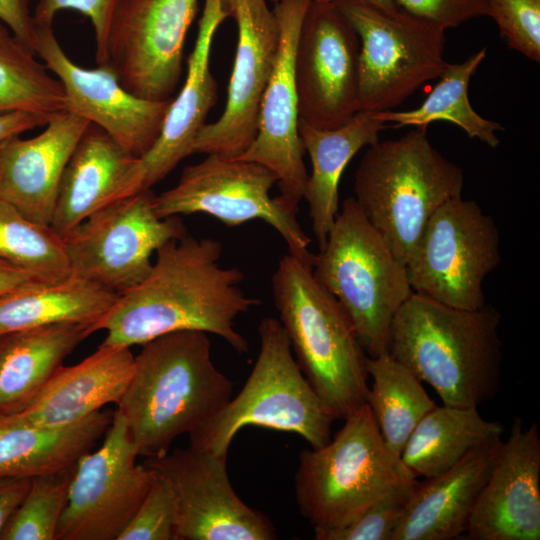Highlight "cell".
<instances>
[{
  "mask_svg": "<svg viewBox=\"0 0 540 540\" xmlns=\"http://www.w3.org/2000/svg\"><path fill=\"white\" fill-rule=\"evenodd\" d=\"M147 276L118 294L110 309L91 327L106 331L102 344L143 345L176 331H202L225 340L236 352L249 350L235 320L261 304L240 284L237 267L220 265L222 244L190 235L169 241L156 252Z\"/></svg>",
  "mask_w": 540,
  "mask_h": 540,
  "instance_id": "1",
  "label": "cell"
},
{
  "mask_svg": "<svg viewBox=\"0 0 540 540\" xmlns=\"http://www.w3.org/2000/svg\"><path fill=\"white\" fill-rule=\"evenodd\" d=\"M141 346L116 410L139 456L150 458L207 424L232 398L234 383L213 363L205 332H171Z\"/></svg>",
  "mask_w": 540,
  "mask_h": 540,
  "instance_id": "2",
  "label": "cell"
},
{
  "mask_svg": "<svg viewBox=\"0 0 540 540\" xmlns=\"http://www.w3.org/2000/svg\"><path fill=\"white\" fill-rule=\"evenodd\" d=\"M499 312L452 307L412 293L394 316L389 354L429 384L443 405L478 407L497 392Z\"/></svg>",
  "mask_w": 540,
  "mask_h": 540,
  "instance_id": "3",
  "label": "cell"
},
{
  "mask_svg": "<svg viewBox=\"0 0 540 540\" xmlns=\"http://www.w3.org/2000/svg\"><path fill=\"white\" fill-rule=\"evenodd\" d=\"M274 304L302 373L335 419L366 403V353L339 302L312 264L288 253L272 276Z\"/></svg>",
  "mask_w": 540,
  "mask_h": 540,
  "instance_id": "4",
  "label": "cell"
},
{
  "mask_svg": "<svg viewBox=\"0 0 540 540\" xmlns=\"http://www.w3.org/2000/svg\"><path fill=\"white\" fill-rule=\"evenodd\" d=\"M464 173L428 140L426 131L367 147L354 176L359 209L406 265L424 228L445 202L462 196Z\"/></svg>",
  "mask_w": 540,
  "mask_h": 540,
  "instance_id": "5",
  "label": "cell"
},
{
  "mask_svg": "<svg viewBox=\"0 0 540 540\" xmlns=\"http://www.w3.org/2000/svg\"><path fill=\"white\" fill-rule=\"evenodd\" d=\"M316 281L342 306L369 357L389 353L391 325L412 295L405 265L348 197L314 255Z\"/></svg>",
  "mask_w": 540,
  "mask_h": 540,
  "instance_id": "6",
  "label": "cell"
},
{
  "mask_svg": "<svg viewBox=\"0 0 540 540\" xmlns=\"http://www.w3.org/2000/svg\"><path fill=\"white\" fill-rule=\"evenodd\" d=\"M325 445L299 454V511L314 530L341 528L393 486L416 478L385 444L371 409L361 405Z\"/></svg>",
  "mask_w": 540,
  "mask_h": 540,
  "instance_id": "7",
  "label": "cell"
},
{
  "mask_svg": "<svg viewBox=\"0 0 540 540\" xmlns=\"http://www.w3.org/2000/svg\"><path fill=\"white\" fill-rule=\"evenodd\" d=\"M260 349L244 386L200 430L190 446L227 455L235 435L257 426L295 433L311 448L331 439L335 418L302 373L279 320L266 317L258 326Z\"/></svg>",
  "mask_w": 540,
  "mask_h": 540,
  "instance_id": "8",
  "label": "cell"
},
{
  "mask_svg": "<svg viewBox=\"0 0 540 540\" xmlns=\"http://www.w3.org/2000/svg\"><path fill=\"white\" fill-rule=\"evenodd\" d=\"M333 2L360 40L358 112L393 110L445 71L443 28L400 9Z\"/></svg>",
  "mask_w": 540,
  "mask_h": 540,
  "instance_id": "9",
  "label": "cell"
},
{
  "mask_svg": "<svg viewBox=\"0 0 540 540\" xmlns=\"http://www.w3.org/2000/svg\"><path fill=\"white\" fill-rule=\"evenodd\" d=\"M500 261L496 222L461 196L432 215L405 267L414 293L475 310L486 304L483 282Z\"/></svg>",
  "mask_w": 540,
  "mask_h": 540,
  "instance_id": "10",
  "label": "cell"
},
{
  "mask_svg": "<svg viewBox=\"0 0 540 540\" xmlns=\"http://www.w3.org/2000/svg\"><path fill=\"white\" fill-rule=\"evenodd\" d=\"M277 177L268 168L239 158L206 154L200 162L185 167L178 183L154 197L161 218L203 213L228 227L260 219L283 238L289 253L312 264L311 239L293 212L270 191Z\"/></svg>",
  "mask_w": 540,
  "mask_h": 540,
  "instance_id": "11",
  "label": "cell"
},
{
  "mask_svg": "<svg viewBox=\"0 0 540 540\" xmlns=\"http://www.w3.org/2000/svg\"><path fill=\"white\" fill-rule=\"evenodd\" d=\"M149 190L95 212L62 236L71 273L117 294L142 281L152 255L169 241L187 235L178 216L161 218Z\"/></svg>",
  "mask_w": 540,
  "mask_h": 540,
  "instance_id": "12",
  "label": "cell"
},
{
  "mask_svg": "<svg viewBox=\"0 0 540 540\" xmlns=\"http://www.w3.org/2000/svg\"><path fill=\"white\" fill-rule=\"evenodd\" d=\"M138 456L116 410L99 449L76 463L55 540L119 539L156 477Z\"/></svg>",
  "mask_w": 540,
  "mask_h": 540,
  "instance_id": "13",
  "label": "cell"
},
{
  "mask_svg": "<svg viewBox=\"0 0 540 540\" xmlns=\"http://www.w3.org/2000/svg\"><path fill=\"white\" fill-rule=\"evenodd\" d=\"M198 0H117L105 66L130 93L166 101L180 82L187 32Z\"/></svg>",
  "mask_w": 540,
  "mask_h": 540,
  "instance_id": "14",
  "label": "cell"
},
{
  "mask_svg": "<svg viewBox=\"0 0 540 540\" xmlns=\"http://www.w3.org/2000/svg\"><path fill=\"white\" fill-rule=\"evenodd\" d=\"M359 53V37L333 0L311 1L294 55L300 121L333 129L358 112Z\"/></svg>",
  "mask_w": 540,
  "mask_h": 540,
  "instance_id": "15",
  "label": "cell"
},
{
  "mask_svg": "<svg viewBox=\"0 0 540 540\" xmlns=\"http://www.w3.org/2000/svg\"><path fill=\"white\" fill-rule=\"evenodd\" d=\"M227 455L189 446L144 464L164 478L178 507L176 540H273L271 520L249 507L233 489Z\"/></svg>",
  "mask_w": 540,
  "mask_h": 540,
  "instance_id": "16",
  "label": "cell"
},
{
  "mask_svg": "<svg viewBox=\"0 0 540 540\" xmlns=\"http://www.w3.org/2000/svg\"><path fill=\"white\" fill-rule=\"evenodd\" d=\"M222 2L237 27L226 104L220 117L200 130L191 152L238 158L255 138L260 103L275 66L280 33L266 0Z\"/></svg>",
  "mask_w": 540,
  "mask_h": 540,
  "instance_id": "17",
  "label": "cell"
},
{
  "mask_svg": "<svg viewBox=\"0 0 540 540\" xmlns=\"http://www.w3.org/2000/svg\"><path fill=\"white\" fill-rule=\"evenodd\" d=\"M33 52L63 85L66 111L99 126L134 157L144 155L158 138L171 100L152 101L127 91L105 65L75 64L59 44L51 24H37Z\"/></svg>",
  "mask_w": 540,
  "mask_h": 540,
  "instance_id": "18",
  "label": "cell"
},
{
  "mask_svg": "<svg viewBox=\"0 0 540 540\" xmlns=\"http://www.w3.org/2000/svg\"><path fill=\"white\" fill-rule=\"evenodd\" d=\"M312 0L274 3L280 41L275 66L264 91L254 140L239 159L263 165L277 177L279 197L295 213L305 198L309 174L299 135L294 55L305 13Z\"/></svg>",
  "mask_w": 540,
  "mask_h": 540,
  "instance_id": "19",
  "label": "cell"
},
{
  "mask_svg": "<svg viewBox=\"0 0 540 540\" xmlns=\"http://www.w3.org/2000/svg\"><path fill=\"white\" fill-rule=\"evenodd\" d=\"M540 437L515 418L465 532L469 540L540 539Z\"/></svg>",
  "mask_w": 540,
  "mask_h": 540,
  "instance_id": "20",
  "label": "cell"
},
{
  "mask_svg": "<svg viewBox=\"0 0 540 540\" xmlns=\"http://www.w3.org/2000/svg\"><path fill=\"white\" fill-rule=\"evenodd\" d=\"M228 17L222 0H204L185 81L171 100L155 143L137 159L126 197L151 189L192 154V144L217 101L210 54L216 31Z\"/></svg>",
  "mask_w": 540,
  "mask_h": 540,
  "instance_id": "21",
  "label": "cell"
},
{
  "mask_svg": "<svg viewBox=\"0 0 540 540\" xmlns=\"http://www.w3.org/2000/svg\"><path fill=\"white\" fill-rule=\"evenodd\" d=\"M89 124L65 111L35 137L16 135L0 142V199L30 220L50 225L61 176Z\"/></svg>",
  "mask_w": 540,
  "mask_h": 540,
  "instance_id": "22",
  "label": "cell"
},
{
  "mask_svg": "<svg viewBox=\"0 0 540 540\" xmlns=\"http://www.w3.org/2000/svg\"><path fill=\"white\" fill-rule=\"evenodd\" d=\"M502 442L479 446L447 471L418 481L390 540H451L465 534Z\"/></svg>",
  "mask_w": 540,
  "mask_h": 540,
  "instance_id": "23",
  "label": "cell"
},
{
  "mask_svg": "<svg viewBox=\"0 0 540 540\" xmlns=\"http://www.w3.org/2000/svg\"><path fill=\"white\" fill-rule=\"evenodd\" d=\"M134 368L129 347L101 344L98 349L72 366H61L39 395L16 412L34 424L63 427L75 424L117 403Z\"/></svg>",
  "mask_w": 540,
  "mask_h": 540,
  "instance_id": "24",
  "label": "cell"
},
{
  "mask_svg": "<svg viewBox=\"0 0 540 540\" xmlns=\"http://www.w3.org/2000/svg\"><path fill=\"white\" fill-rule=\"evenodd\" d=\"M137 159L90 123L61 176L52 228L63 236L95 212L124 199Z\"/></svg>",
  "mask_w": 540,
  "mask_h": 540,
  "instance_id": "25",
  "label": "cell"
},
{
  "mask_svg": "<svg viewBox=\"0 0 540 540\" xmlns=\"http://www.w3.org/2000/svg\"><path fill=\"white\" fill-rule=\"evenodd\" d=\"M112 419L111 411L100 410L75 424L49 427L0 413V478H33L77 463Z\"/></svg>",
  "mask_w": 540,
  "mask_h": 540,
  "instance_id": "26",
  "label": "cell"
},
{
  "mask_svg": "<svg viewBox=\"0 0 540 540\" xmlns=\"http://www.w3.org/2000/svg\"><path fill=\"white\" fill-rule=\"evenodd\" d=\"M388 126L367 112H357L345 124L318 129L299 120V135L312 163L304 200L319 250L339 211V182L350 160L363 147L379 140Z\"/></svg>",
  "mask_w": 540,
  "mask_h": 540,
  "instance_id": "27",
  "label": "cell"
},
{
  "mask_svg": "<svg viewBox=\"0 0 540 540\" xmlns=\"http://www.w3.org/2000/svg\"><path fill=\"white\" fill-rule=\"evenodd\" d=\"M90 325L58 323L0 335V413H16L43 390Z\"/></svg>",
  "mask_w": 540,
  "mask_h": 540,
  "instance_id": "28",
  "label": "cell"
},
{
  "mask_svg": "<svg viewBox=\"0 0 540 540\" xmlns=\"http://www.w3.org/2000/svg\"><path fill=\"white\" fill-rule=\"evenodd\" d=\"M117 296L74 273L55 280L32 279L0 295V335L58 323L91 327Z\"/></svg>",
  "mask_w": 540,
  "mask_h": 540,
  "instance_id": "29",
  "label": "cell"
},
{
  "mask_svg": "<svg viewBox=\"0 0 540 540\" xmlns=\"http://www.w3.org/2000/svg\"><path fill=\"white\" fill-rule=\"evenodd\" d=\"M503 425L484 419L477 407L436 406L409 436L401 461L414 477L437 476L479 446L500 439Z\"/></svg>",
  "mask_w": 540,
  "mask_h": 540,
  "instance_id": "30",
  "label": "cell"
},
{
  "mask_svg": "<svg viewBox=\"0 0 540 540\" xmlns=\"http://www.w3.org/2000/svg\"><path fill=\"white\" fill-rule=\"evenodd\" d=\"M486 55L487 48L483 47L461 63H448L440 80L419 107L370 114L383 123L395 124L394 127L414 126L424 131L434 121H449L460 127L468 137L496 148L500 143L497 133L503 131L504 127L479 115L468 98L470 80Z\"/></svg>",
  "mask_w": 540,
  "mask_h": 540,
  "instance_id": "31",
  "label": "cell"
},
{
  "mask_svg": "<svg viewBox=\"0 0 540 540\" xmlns=\"http://www.w3.org/2000/svg\"><path fill=\"white\" fill-rule=\"evenodd\" d=\"M372 383L366 395L387 447L401 458L403 448L420 420L437 405L422 381L389 353L366 357Z\"/></svg>",
  "mask_w": 540,
  "mask_h": 540,
  "instance_id": "32",
  "label": "cell"
},
{
  "mask_svg": "<svg viewBox=\"0 0 540 540\" xmlns=\"http://www.w3.org/2000/svg\"><path fill=\"white\" fill-rule=\"evenodd\" d=\"M24 111L55 116L66 111L62 83L0 20V115Z\"/></svg>",
  "mask_w": 540,
  "mask_h": 540,
  "instance_id": "33",
  "label": "cell"
},
{
  "mask_svg": "<svg viewBox=\"0 0 540 540\" xmlns=\"http://www.w3.org/2000/svg\"><path fill=\"white\" fill-rule=\"evenodd\" d=\"M0 259L39 279L71 273L62 236L51 225L36 223L0 199Z\"/></svg>",
  "mask_w": 540,
  "mask_h": 540,
  "instance_id": "34",
  "label": "cell"
},
{
  "mask_svg": "<svg viewBox=\"0 0 540 540\" xmlns=\"http://www.w3.org/2000/svg\"><path fill=\"white\" fill-rule=\"evenodd\" d=\"M75 467L76 463L31 478L30 487L4 526L0 540H55Z\"/></svg>",
  "mask_w": 540,
  "mask_h": 540,
  "instance_id": "35",
  "label": "cell"
},
{
  "mask_svg": "<svg viewBox=\"0 0 540 540\" xmlns=\"http://www.w3.org/2000/svg\"><path fill=\"white\" fill-rule=\"evenodd\" d=\"M417 478L393 486L348 525L314 530L316 540H390L417 484Z\"/></svg>",
  "mask_w": 540,
  "mask_h": 540,
  "instance_id": "36",
  "label": "cell"
},
{
  "mask_svg": "<svg viewBox=\"0 0 540 540\" xmlns=\"http://www.w3.org/2000/svg\"><path fill=\"white\" fill-rule=\"evenodd\" d=\"M487 9L507 46L539 63L540 0H487Z\"/></svg>",
  "mask_w": 540,
  "mask_h": 540,
  "instance_id": "37",
  "label": "cell"
},
{
  "mask_svg": "<svg viewBox=\"0 0 540 540\" xmlns=\"http://www.w3.org/2000/svg\"><path fill=\"white\" fill-rule=\"evenodd\" d=\"M177 524L178 507L173 490L156 473L150 489L118 540H176Z\"/></svg>",
  "mask_w": 540,
  "mask_h": 540,
  "instance_id": "38",
  "label": "cell"
},
{
  "mask_svg": "<svg viewBox=\"0 0 540 540\" xmlns=\"http://www.w3.org/2000/svg\"><path fill=\"white\" fill-rule=\"evenodd\" d=\"M117 0H37L33 18L37 24H51L55 15L65 9L75 10L85 15L94 29L98 65L106 60V40L112 14Z\"/></svg>",
  "mask_w": 540,
  "mask_h": 540,
  "instance_id": "39",
  "label": "cell"
},
{
  "mask_svg": "<svg viewBox=\"0 0 540 540\" xmlns=\"http://www.w3.org/2000/svg\"><path fill=\"white\" fill-rule=\"evenodd\" d=\"M401 11L444 30L487 16V0H394Z\"/></svg>",
  "mask_w": 540,
  "mask_h": 540,
  "instance_id": "40",
  "label": "cell"
},
{
  "mask_svg": "<svg viewBox=\"0 0 540 540\" xmlns=\"http://www.w3.org/2000/svg\"><path fill=\"white\" fill-rule=\"evenodd\" d=\"M32 0H0V20L15 37L33 51L35 21Z\"/></svg>",
  "mask_w": 540,
  "mask_h": 540,
  "instance_id": "41",
  "label": "cell"
},
{
  "mask_svg": "<svg viewBox=\"0 0 540 540\" xmlns=\"http://www.w3.org/2000/svg\"><path fill=\"white\" fill-rule=\"evenodd\" d=\"M31 478H0V534L25 497Z\"/></svg>",
  "mask_w": 540,
  "mask_h": 540,
  "instance_id": "42",
  "label": "cell"
},
{
  "mask_svg": "<svg viewBox=\"0 0 540 540\" xmlns=\"http://www.w3.org/2000/svg\"><path fill=\"white\" fill-rule=\"evenodd\" d=\"M51 116L15 111L0 115V142L37 127L45 126Z\"/></svg>",
  "mask_w": 540,
  "mask_h": 540,
  "instance_id": "43",
  "label": "cell"
},
{
  "mask_svg": "<svg viewBox=\"0 0 540 540\" xmlns=\"http://www.w3.org/2000/svg\"><path fill=\"white\" fill-rule=\"evenodd\" d=\"M34 274L0 259V295L32 279Z\"/></svg>",
  "mask_w": 540,
  "mask_h": 540,
  "instance_id": "44",
  "label": "cell"
},
{
  "mask_svg": "<svg viewBox=\"0 0 540 540\" xmlns=\"http://www.w3.org/2000/svg\"><path fill=\"white\" fill-rule=\"evenodd\" d=\"M347 1L362 3V4L370 5L379 9L389 10V11H394L398 9L394 0H347Z\"/></svg>",
  "mask_w": 540,
  "mask_h": 540,
  "instance_id": "45",
  "label": "cell"
},
{
  "mask_svg": "<svg viewBox=\"0 0 540 540\" xmlns=\"http://www.w3.org/2000/svg\"><path fill=\"white\" fill-rule=\"evenodd\" d=\"M272 2H277L278 0H271ZM312 1H318V2H329V1H332V0H312Z\"/></svg>",
  "mask_w": 540,
  "mask_h": 540,
  "instance_id": "46",
  "label": "cell"
}]
</instances>
